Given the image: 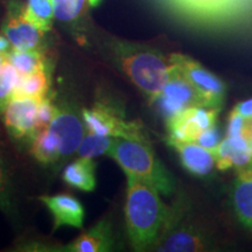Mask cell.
Returning <instances> with one entry per match:
<instances>
[{
	"label": "cell",
	"mask_w": 252,
	"mask_h": 252,
	"mask_svg": "<svg viewBox=\"0 0 252 252\" xmlns=\"http://www.w3.org/2000/svg\"><path fill=\"white\" fill-rule=\"evenodd\" d=\"M126 178L125 220L128 239L135 251L149 250L165 230L172 208L162 202L160 191L153 185L132 175Z\"/></svg>",
	"instance_id": "obj_1"
},
{
	"label": "cell",
	"mask_w": 252,
	"mask_h": 252,
	"mask_svg": "<svg viewBox=\"0 0 252 252\" xmlns=\"http://www.w3.org/2000/svg\"><path fill=\"white\" fill-rule=\"evenodd\" d=\"M117 61L125 75L143 91L150 103L157 102L172 74L171 59L149 47L118 42Z\"/></svg>",
	"instance_id": "obj_2"
},
{
	"label": "cell",
	"mask_w": 252,
	"mask_h": 252,
	"mask_svg": "<svg viewBox=\"0 0 252 252\" xmlns=\"http://www.w3.org/2000/svg\"><path fill=\"white\" fill-rule=\"evenodd\" d=\"M109 156L117 161L126 175L153 185L160 194L171 195L174 189L172 176L159 161L147 138H115Z\"/></svg>",
	"instance_id": "obj_3"
},
{
	"label": "cell",
	"mask_w": 252,
	"mask_h": 252,
	"mask_svg": "<svg viewBox=\"0 0 252 252\" xmlns=\"http://www.w3.org/2000/svg\"><path fill=\"white\" fill-rule=\"evenodd\" d=\"M185 18L202 24H223L251 11L252 0H166Z\"/></svg>",
	"instance_id": "obj_4"
},
{
	"label": "cell",
	"mask_w": 252,
	"mask_h": 252,
	"mask_svg": "<svg viewBox=\"0 0 252 252\" xmlns=\"http://www.w3.org/2000/svg\"><path fill=\"white\" fill-rule=\"evenodd\" d=\"M82 118L91 133L127 139L147 138L139 122L127 121L117 108L109 104L97 103L91 109H84Z\"/></svg>",
	"instance_id": "obj_5"
},
{
	"label": "cell",
	"mask_w": 252,
	"mask_h": 252,
	"mask_svg": "<svg viewBox=\"0 0 252 252\" xmlns=\"http://www.w3.org/2000/svg\"><path fill=\"white\" fill-rule=\"evenodd\" d=\"M169 59L174 67L196 90L203 106L220 108L224 98L225 86L216 75L187 55L176 53L169 55Z\"/></svg>",
	"instance_id": "obj_6"
},
{
	"label": "cell",
	"mask_w": 252,
	"mask_h": 252,
	"mask_svg": "<svg viewBox=\"0 0 252 252\" xmlns=\"http://www.w3.org/2000/svg\"><path fill=\"white\" fill-rule=\"evenodd\" d=\"M220 108L190 106L167 119L169 139L172 141L195 143L201 133L215 126Z\"/></svg>",
	"instance_id": "obj_7"
},
{
	"label": "cell",
	"mask_w": 252,
	"mask_h": 252,
	"mask_svg": "<svg viewBox=\"0 0 252 252\" xmlns=\"http://www.w3.org/2000/svg\"><path fill=\"white\" fill-rule=\"evenodd\" d=\"M1 32L9 40L12 48L20 50L40 49L45 34V32L28 20L25 15V6L18 1L8 4Z\"/></svg>",
	"instance_id": "obj_8"
},
{
	"label": "cell",
	"mask_w": 252,
	"mask_h": 252,
	"mask_svg": "<svg viewBox=\"0 0 252 252\" xmlns=\"http://www.w3.org/2000/svg\"><path fill=\"white\" fill-rule=\"evenodd\" d=\"M41 99L12 98L2 112L7 132L15 139H33L37 132V109Z\"/></svg>",
	"instance_id": "obj_9"
},
{
	"label": "cell",
	"mask_w": 252,
	"mask_h": 252,
	"mask_svg": "<svg viewBox=\"0 0 252 252\" xmlns=\"http://www.w3.org/2000/svg\"><path fill=\"white\" fill-rule=\"evenodd\" d=\"M172 65L171 77L163 87L162 93L157 100L166 119L173 117L176 113L190 106L202 105L196 90L174 67L173 63Z\"/></svg>",
	"instance_id": "obj_10"
},
{
	"label": "cell",
	"mask_w": 252,
	"mask_h": 252,
	"mask_svg": "<svg viewBox=\"0 0 252 252\" xmlns=\"http://www.w3.org/2000/svg\"><path fill=\"white\" fill-rule=\"evenodd\" d=\"M83 122L70 109L55 106L54 117L47 127L58 137L61 157H68L78 150L86 135Z\"/></svg>",
	"instance_id": "obj_11"
},
{
	"label": "cell",
	"mask_w": 252,
	"mask_h": 252,
	"mask_svg": "<svg viewBox=\"0 0 252 252\" xmlns=\"http://www.w3.org/2000/svg\"><path fill=\"white\" fill-rule=\"evenodd\" d=\"M214 153L220 171L236 168L239 173L252 167L251 145L245 137H225Z\"/></svg>",
	"instance_id": "obj_12"
},
{
	"label": "cell",
	"mask_w": 252,
	"mask_h": 252,
	"mask_svg": "<svg viewBox=\"0 0 252 252\" xmlns=\"http://www.w3.org/2000/svg\"><path fill=\"white\" fill-rule=\"evenodd\" d=\"M40 200L47 207L54 219L53 230L60 226H72L82 229L84 220V208L76 197L69 194L41 196Z\"/></svg>",
	"instance_id": "obj_13"
},
{
	"label": "cell",
	"mask_w": 252,
	"mask_h": 252,
	"mask_svg": "<svg viewBox=\"0 0 252 252\" xmlns=\"http://www.w3.org/2000/svg\"><path fill=\"white\" fill-rule=\"evenodd\" d=\"M169 145L174 147L180 157L182 166L191 174L206 176L210 174L216 165L215 153L204 149L196 143H185V141L168 140Z\"/></svg>",
	"instance_id": "obj_14"
},
{
	"label": "cell",
	"mask_w": 252,
	"mask_h": 252,
	"mask_svg": "<svg viewBox=\"0 0 252 252\" xmlns=\"http://www.w3.org/2000/svg\"><path fill=\"white\" fill-rule=\"evenodd\" d=\"M113 245L115 237L111 223L108 220H102L88 231L78 236L63 250L71 252H106L112 250Z\"/></svg>",
	"instance_id": "obj_15"
},
{
	"label": "cell",
	"mask_w": 252,
	"mask_h": 252,
	"mask_svg": "<svg viewBox=\"0 0 252 252\" xmlns=\"http://www.w3.org/2000/svg\"><path fill=\"white\" fill-rule=\"evenodd\" d=\"M207 239L191 228H180L174 231L168 230L160 236L154 245L157 251L194 252L207 250Z\"/></svg>",
	"instance_id": "obj_16"
},
{
	"label": "cell",
	"mask_w": 252,
	"mask_h": 252,
	"mask_svg": "<svg viewBox=\"0 0 252 252\" xmlns=\"http://www.w3.org/2000/svg\"><path fill=\"white\" fill-rule=\"evenodd\" d=\"M232 202L239 220L252 229V167L238 173L232 191Z\"/></svg>",
	"instance_id": "obj_17"
},
{
	"label": "cell",
	"mask_w": 252,
	"mask_h": 252,
	"mask_svg": "<svg viewBox=\"0 0 252 252\" xmlns=\"http://www.w3.org/2000/svg\"><path fill=\"white\" fill-rule=\"evenodd\" d=\"M96 163L89 158H81L69 163L63 171L62 179L70 187L83 191H94L96 188Z\"/></svg>",
	"instance_id": "obj_18"
},
{
	"label": "cell",
	"mask_w": 252,
	"mask_h": 252,
	"mask_svg": "<svg viewBox=\"0 0 252 252\" xmlns=\"http://www.w3.org/2000/svg\"><path fill=\"white\" fill-rule=\"evenodd\" d=\"M49 87L50 74L47 68L28 75H21L12 93V98L42 99L48 93Z\"/></svg>",
	"instance_id": "obj_19"
},
{
	"label": "cell",
	"mask_w": 252,
	"mask_h": 252,
	"mask_svg": "<svg viewBox=\"0 0 252 252\" xmlns=\"http://www.w3.org/2000/svg\"><path fill=\"white\" fill-rule=\"evenodd\" d=\"M31 154L41 163H55L61 158L58 137L48 127L39 131L32 139Z\"/></svg>",
	"instance_id": "obj_20"
},
{
	"label": "cell",
	"mask_w": 252,
	"mask_h": 252,
	"mask_svg": "<svg viewBox=\"0 0 252 252\" xmlns=\"http://www.w3.org/2000/svg\"><path fill=\"white\" fill-rule=\"evenodd\" d=\"M9 62L14 65L20 75H28L47 68L46 56L41 49H11Z\"/></svg>",
	"instance_id": "obj_21"
},
{
	"label": "cell",
	"mask_w": 252,
	"mask_h": 252,
	"mask_svg": "<svg viewBox=\"0 0 252 252\" xmlns=\"http://www.w3.org/2000/svg\"><path fill=\"white\" fill-rule=\"evenodd\" d=\"M25 15L28 20L45 33L52 30L55 17L54 0H28L25 6Z\"/></svg>",
	"instance_id": "obj_22"
},
{
	"label": "cell",
	"mask_w": 252,
	"mask_h": 252,
	"mask_svg": "<svg viewBox=\"0 0 252 252\" xmlns=\"http://www.w3.org/2000/svg\"><path fill=\"white\" fill-rule=\"evenodd\" d=\"M0 210L9 217L14 216L15 214L13 182L1 152H0Z\"/></svg>",
	"instance_id": "obj_23"
},
{
	"label": "cell",
	"mask_w": 252,
	"mask_h": 252,
	"mask_svg": "<svg viewBox=\"0 0 252 252\" xmlns=\"http://www.w3.org/2000/svg\"><path fill=\"white\" fill-rule=\"evenodd\" d=\"M113 137H105V135H98L90 133L84 135L83 140L78 147L77 153L81 158H94L108 154L113 144Z\"/></svg>",
	"instance_id": "obj_24"
},
{
	"label": "cell",
	"mask_w": 252,
	"mask_h": 252,
	"mask_svg": "<svg viewBox=\"0 0 252 252\" xmlns=\"http://www.w3.org/2000/svg\"><path fill=\"white\" fill-rule=\"evenodd\" d=\"M20 76L21 75L9 61L0 65V115H2L8 102L11 100L12 93Z\"/></svg>",
	"instance_id": "obj_25"
},
{
	"label": "cell",
	"mask_w": 252,
	"mask_h": 252,
	"mask_svg": "<svg viewBox=\"0 0 252 252\" xmlns=\"http://www.w3.org/2000/svg\"><path fill=\"white\" fill-rule=\"evenodd\" d=\"M86 0H54L55 17L61 21H74L83 11Z\"/></svg>",
	"instance_id": "obj_26"
},
{
	"label": "cell",
	"mask_w": 252,
	"mask_h": 252,
	"mask_svg": "<svg viewBox=\"0 0 252 252\" xmlns=\"http://www.w3.org/2000/svg\"><path fill=\"white\" fill-rule=\"evenodd\" d=\"M55 113V106L50 98H42L40 100L37 109V130L41 131L50 124Z\"/></svg>",
	"instance_id": "obj_27"
},
{
	"label": "cell",
	"mask_w": 252,
	"mask_h": 252,
	"mask_svg": "<svg viewBox=\"0 0 252 252\" xmlns=\"http://www.w3.org/2000/svg\"><path fill=\"white\" fill-rule=\"evenodd\" d=\"M220 141H222V139H220V133L215 125L213 127L208 128L203 133H201L200 137L195 140V143L201 145L204 149L215 152V150L219 147Z\"/></svg>",
	"instance_id": "obj_28"
},
{
	"label": "cell",
	"mask_w": 252,
	"mask_h": 252,
	"mask_svg": "<svg viewBox=\"0 0 252 252\" xmlns=\"http://www.w3.org/2000/svg\"><path fill=\"white\" fill-rule=\"evenodd\" d=\"M234 110L244 117L252 118V97L247 100H243V102H239Z\"/></svg>",
	"instance_id": "obj_29"
},
{
	"label": "cell",
	"mask_w": 252,
	"mask_h": 252,
	"mask_svg": "<svg viewBox=\"0 0 252 252\" xmlns=\"http://www.w3.org/2000/svg\"><path fill=\"white\" fill-rule=\"evenodd\" d=\"M12 49V45L9 40L5 36V34H0V53H9Z\"/></svg>",
	"instance_id": "obj_30"
},
{
	"label": "cell",
	"mask_w": 252,
	"mask_h": 252,
	"mask_svg": "<svg viewBox=\"0 0 252 252\" xmlns=\"http://www.w3.org/2000/svg\"><path fill=\"white\" fill-rule=\"evenodd\" d=\"M9 53H0V65L4 64L5 62L9 61Z\"/></svg>",
	"instance_id": "obj_31"
},
{
	"label": "cell",
	"mask_w": 252,
	"mask_h": 252,
	"mask_svg": "<svg viewBox=\"0 0 252 252\" xmlns=\"http://www.w3.org/2000/svg\"><path fill=\"white\" fill-rule=\"evenodd\" d=\"M87 1L91 7H96V6H98L102 2V0H87Z\"/></svg>",
	"instance_id": "obj_32"
},
{
	"label": "cell",
	"mask_w": 252,
	"mask_h": 252,
	"mask_svg": "<svg viewBox=\"0 0 252 252\" xmlns=\"http://www.w3.org/2000/svg\"><path fill=\"white\" fill-rule=\"evenodd\" d=\"M250 145H251V150H252V138L250 139Z\"/></svg>",
	"instance_id": "obj_33"
}]
</instances>
